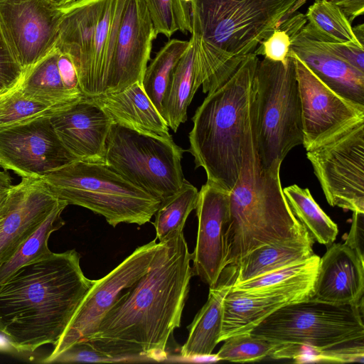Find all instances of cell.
Segmentation results:
<instances>
[{"label": "cell", "instance_id": "cell-1", "mask_svg": "<svg viewBox=\"0 0 364 364\" xmlns=\"http://www.w3.org/2000/svg\"><path fill=\"white\" fill-rule=\"evenodd\" d=\"M159 246L149 270L129 287L85 341L125 362L166 358L170 336L180 327L193 275L183 231Z\"/></svg>", "mask_w": 364, "mask_h": 364}, {"label": "cell", "instance_id": "cell-2", "mask_svg": "<svg viewBox=\"0 0 364 364\" xmlns=\"http://www.w3.org/2000/svg\"><path fill=\"white\" fill-rule=\"evenodd\" d=\"M95 282L84 274L75 250L21 267L0 284V333L19 353L55 346Z\"/></svg>", "mask_w": 364, "mask_h": 364}, {"label": "cell", "instance_id": "cell-3", "mask_svg": "<svg viewBox=\"0 0 364 364\" xmlns=\"http://www.w3.org/2000/svg\"><path fill=\"white\" fill-rule=\"evenodd\" d=\"M281 164L266 168L260 164L251 105L241 169L230 191L229 219L224 234L226 267L237 266L261 246L309 236L284 196Z\"/></svg>", "mask_w": 364, "mask_h": 364}, {"label": "cell", "instance_id": "cell-4", "mask_svg": "<svg viewBox=\"0 0 364 364\" xmlns=\"http://www.w3.org/2000/svg\"><path fill=\"white\" fill-rule=\"evenodd\" d=\"M259 58L249 54L219 87L208 93L192 118L188 151L207 181L230 191L241 169Z\"/></svg>", "mask_w": 364, "mask_h": 364}, {"label": "cell", "instance_id": "cell-5", "mask_svg": "<svg viewBox=\"0 0 364 364\" xmlns=\"http://www.w3.org/2000/svg\"><path fill=\"white\" fill-rule=\"evenodd\" d=\"M279 344L274 359H294L364 340L363 304H333L313 299L287 304L249 332Z\"/></svg>", "mask_w": 364, "mask_h": 364}, {"label": "cell", "instance_id": "cell-6", "mask_svg": "<svg viewBox=\"0 0 364 364\" xmlns=\"http://www.w3.org/2000/svg\"><path fill=\"white\" fill-rule=\"evenodd\" d=\"M41 178L56 198L103 216L112 227L149 222L161 202L104 163L76 160Z\"/></svg>", "mask_w": 364, "mask_h": 364}, {"label": "cell", "instance_id": "cell-7", "mask_svg": "<svg viewBox=\"0 0 364 364\" xmlns=\"http://www.w3.org/2000/svg\"><path fill=\"white\" fill-rule=\"evenodd\" d=\"M252 114L257 154L264 168L282 164L303 144L301 103L294 59L286 63L264 58L254 78Z\"/></svg>", "mask_w": 364, "mask_h": 364}, {"label": "cell", "instance_id": "cell-8", "mask_svg": "<svg viewBox=\"0 0 364 364\" xmlns=\"http://www.w3.org/2000/svg\"><path fill=\"white\" fill-rule=\"evenodd\" d=\"M298 1L194 0L192 33L233 55L255 54Z\"/></svg>", "mask_w": 364, "mask_h": 364}, {"label": "cell", "instance_id": "cell-9", "mask_svg": "<svg viewBox=\"0 0 364 364\" xmlns=\"http://www.w3.org/2000/svg\"><path fill=\"white\" fill-rule=\"evenodd\" d=\"M184 151L172 137L112 123L106 140L105 164L162 201L176 193L185 180L181 163Z\"/></svg>", "mask_w": 364, "mask_h": 364}, {"label": "cell", "instance_id": "cell-10", "mask_svg": "<svg viewBox=\"0 0 364 364\" xmlns=\"http://www.w3.org/2000/svg\"><path fill=\"white\" fill-rule=\"evenodd\" d=\"M328 203L364 213V122L306 150Z\"/></svg>", "mask_w": 364, "mask_h": 364}, {"label": "cell", "instance_id": "cell-11", "mask_svg": "<svg viewBox=\"0 0 364 364\" xmlns=\"http://www.w3.org/2000/svg\"><path fill=\"white\" fill-rule=\"evenodd\" d=\"M156 239L138 247L104 277L95 280L80 305L64 333L53 346V351L43 360L53 359L72 345L87 339L123 294L149 270L159 246Z\"/></svg>", "mask_w": 364, "mask_h": 364}, {"label": "cell", "instance_id": "cell-12", "mask_svg": "<svg viewBox=\"0 0 364 364\" xmlns=\"http://www.w3.org/2000/svg\"><path fill=\"white\" fill-rule=\"evenodd\" d=\"M63 15L48 0H0V27L23 75L54 48Z\"/></svg>", "mask_w": 364, "mask_h": 364}, {"label": "cell", "instance_id": "cell-13", "mask_svg": "<svg viewBox=\"0 0 364 364\" xmlns=\"http://www.w3.org/2000/svg\"><path fill=\"white\" fill-rule=\"evenodd\" d=\"M301 103L303 146L308 150L364 122V105L339 95L321 81L291 50Z\"/></svg>", "mask_w": 364, "mask_h": 364}, {"label": "cell", "instance_id": "cell-14", "mask_svg": "<svg viewBox=\"0 0 364 364\" xmlns=\"http://www.w3.org/2000/svg\"><path fill=\"white\" fill-rule=\"evenodd\" d=\"M0 155L21 178H41L77 160L59 139L50 117L0 129Z\"/></svg>", "mask_w": 364, "mask_h": 364}, {"label": "cell", "instance_id": "cell-15", "mask_svg": "<svg viewBox=\"0 0 364 364\" xmlns=\"http://www.w3.org/2000/svg\"><path fill=\"white\" fill-rule=\"evenodd\" d=\"M144 0H127L118 30L105 92H119L139 82L142 85L156 38Z\"/></svg>", "mask_w": 364, "mask_h": 364}, {"label": "cell", "instance_id": "cell-16", "mask_svg": "<svg viewBox=\"0 0 364 364\" xmlns=\"http://www.w3.org/2000/svg\"><path fill=\"white\" fill-rule=\"evenodd\" d=\"M196 244L191 253L193 273L214 287L226 267L224 234L230 213V191L206 181L198 191Z\"/></svg>", "mask_w": 364, "mask_h": 364}, {"label": "cell", "instance_id": "cell-17", "mask_svg": "<svg viewBox=\"0 0 364 364\" xmlns=\"http://www.w3.org/2000/svg\"><path fill=\"white\" fill-rule=\"evenodd\" d=\"M306 23L305 14L296 13L283 20L278 26L289 34L290 50L333 90L364 105V72L341 59L324 42L303 31Z\"/></svg>", "mask_w": 364, "mask_h": 364}, {"label": "cell", "instance_id": "cell-18", "mask_svg": "<svg viewBox=\"0 0 364 364\" xmlns=\"http://www.w3.org/2000/svg\"><path fill=\"white\" fill-rule=\"evenodd\" d=\"M65 148L77 160L105 164L106 140L112 121L91 98L83 97L50 117Z\"/></svg>", "mask_w": 364, "mask_h": 364}, {"label": "cell", "instance_id": "cell-19", "mask_svg": "<svg viewBox=\"0 0 364 364\" xmlns=\"http://www.w3.org/2000/svg\"><path fill=\"white\" fill-rule=\"evenodd\" d=\"M364 259L347 245L332 244L320 257L312 299L333 304H363Z\"/></svg>", "mask_w": 364, "mask_h": 364}, {"label": "cell", "instance_id": "cell-20", "mask_svg": "<svg viewBox=\"0 0 364 364\" xmlns=\"http://www.w3.org/2000/svg\"><path fill=\"white\" fill-rule=\"evenodd\" d=\"M104 2L77 0L63 6V15L54 46L73 60L80 90L85 97L90 84L95 31Z\"/></svg>", "mask_w": 364, "mask_h": 364}, {"label": "cell", "instance_id": "cell-21", "mask_svg": "<svg viewBox=\"0 0 364 364\" xmlns=\"http://www.w3.org/2000/svg\"><path fill=\"white\" fill-rule=\"evenodd\" d=\"M90 98L105 112L112 123L154 136L172 137L167 122L139 82L119 92H105Z\"/></svg>", "mask_w": 364, "mask_h": 364}, {"label": "cell", "instance_id": "cell-22", "mask_svg": "<svg viewBox=\"0 0 364 364\" xmlns=\"http://www.w3.org/2000/svg\"><path fill=\"white\" fill-rule=\"evenodd\" d=\"M237 275L235 266H227L217 284L209 287L206 303L188 326V336L181 349L185 358L208 357L218 345L222 330L223 300L232 288Z\"/></svg>", "mask_w": 364, "mask_h": 364}, {"label": "cell", "instance_id": "cell-23", "mask_svg": "<svg viewBox=\"0 0 364 364\" xmlns=\"http://www.w3.org/2000/svg\"><path fill=\"white\" fill-rule=\"evenodd\" d=\"M320 257L310 258L250 280L233 284L231 289L267 296H286L296 302L312 299Z\"/></svg>", "mask_w": 364, "mask_h": 364}, {"label": "cell", "instance_id": "cell-24", "mask_svg": "<svg viewBox=\"0 0 364 364\" xmlns=\"http://www.w3.org/2000/svg\"><path fill=\"white\" fill-rule=\"evenodd\" d=\"M296 301L286 296L251 294L230 289L223 300V316L219 341L250 332L278 309Z\"/></svg>", "mask_w": 364, "mask_h": 364}, {"label": "cell", "instance_id": "cell-25", "mask_svg": "<svg viewBox=\"0 0 364 364\" xmlns=\"http://www.w3.org/2000/svg\"><path fill=\"white\" fill-rule=\"evenodd\" d=\"M310 236L261 246L247 254L237 266L233 284L304 261L314 254Z\"/></svg>", "mask_w": 364, "mask_h": 364}, {"label": "cell", "instance_id": "cell-26", "mask_svg": "<svg viewBox=\"0 0 364 364\" xmlns=\"http://www.w3.org/2000/svg\"><path fill=\"white\" fill-rule=\"evenodd\" d=\"M127 0H105L96 27L87 97L105 92L118 30Z\"/></svg>", "mask_w": 364, "mask_h": 364}, {"label": "cell", "instance_id": "cell-27", "mask_svg": "<svg viewBox=\"0 0 364 364\" xmlns=\"http://www.w3.org/2000/svg\"><path fill=\"white\" fill-rule=\"evenodd\" d=\"M59 55L54 47L23 75L18 87L25 97L69 107L85 97L74 95L64 87L58 68Z\"/></svg>", "mask_w": 364, "mask_h": 364}, {"label": "cell", "instance_id": "cell-28", "mask_svg": "<svg viewBox=\"0 0 364 364\" xmlns=\"http://www.w3.org/2000/svg\"><path fill=\"white\" fill-rule=\"evenodd\" d=\"M195 71V48L192 38L173 72L164 104L163 117L176 132L187 120V108L198 90Z\"/></svg>", "mask_w": 364, "mask_h": 364}, {"label": "cell", "instance_id": "cell-29", "mask_svg": "<svg viewBox=\"0 0 364 364\" xmlns=\"http://www.w3.org/2000/svg\"><path fill=\"white\" fill-rule=\"evenodd\" d=\"M283 191L294 215L314 242L326 247L332 245L338 233V225L321 208L309 188L294 184Z\"/></svg>", "mask_w": 364, "mask_h": 364}, {"label": "cell", "instance_id": "cell-30", "mask_svg": "<svg viewBox=\"0 0 364 364\" xmlns=\"http://www.w3.org/2000/svg\"><path fill=\"white\" fill-rule=\"evenodd\" d=\"M305 16L307 22L302 30L314 38L364 46L357 39L346 14L329 0H314Z\"/></svg>", "mask_w": 364, "mask_h": 364}, {"label": "cell", "instance_id": "cell-31", "mask_svg": "<svg viewBox=\"0 0 364 364\" xmlns=\"http://www.w3.org/2000/svg\"><path fill=\"white\" fill-rule=\"evenodd\" d=\"M195 48L197 87L209 93L223 85L236 70L245 56H235L213 47L195 33H191Z\"/></svg>", "mask_w": 364, "mask_h": 364}, {"label": "cell", "instance_id": "cell-32", "mask_svg": "<svg viewBox=\"0 0 364 364\" xmlns=\"http://www.w3.org/2000/svg\"><path fill=\"white\" fill-rule=\"evenodd\" d=\"M189 46L190 40L169 41L156 53L144 72L143 89L162 117L173 72Z\"/></svg>", "mask_w": 364, "mask_h": 364}, {"label": "cell", "instance_id": "cell-33", "mask_svg": "<svg viewBox=\"0 0 364 364\" xmlns=\"http://www.w3.org/2000/svg\"><path fill=\"white\" fill-rule=\"evenodd\" d=\"M68 205L60 200L38 228L23 242L11 258L0 266V284L21 267L51 252L48 242L50 235L65 225L61 214Z\"/></svg>", "mask_w": 364, "mask_h": 364}, {"label": "cell", "instance_id": "cell-34", "mask_svg": "<svg viewBox=\"0 0 364 364\" xmlns=\"http://www.w3.org/2000/svg\"><path fill=\"white\" fill-rule=\"evenodd\" d=\"M198 198L197 188L185 179L176 193L162 200L153 223L156 240L161 242L172 232L183 231L188 216L196 208Z\"/></svg>", "mask_w": 364, "mask_h": 364}, {"label": "cell", "instance_id": "cell-35", "mask_svg": "<svg viewBox=\"0 0 364 364\" xmlns=\"http://www.w3.org/2000/svg\"><path fill=\"white\" fill-rule=\"evenodd\" d=\"M67 108L26 98L17 85L0 95V129L51 117Z\"/></svg>", "mask_w": 364, "mask_h": 364}, {"label": "cell", "instance_id": "cell-36", "mask_svg": "<svg viewBox=\"0 0 364 364\" xmlns=\"http://www.w3.org/2000/svg\"><path fill=\"white\" fill-rule=\"evenodd\" d=\"M154 31L170 38L180 31L192 33L191 4L181 0H144Z\"/></svg>", "mask_w": 364, "mask_h": 364}, {"label": "cell", "instance_id": "cell-37", "mask_svg": "<svg viewBox=\"0 0 364 364\" xmlns=\"http://www.w3.org/2000/svg\"><path fill=\"white\" fill-rule=\"evenodd\" d=\"M215 357L218 360L230 362L259 361L272 357L279 344L257 338L249 332L235 335L225 339Z\"/></svg>", "mask_w": 364, "mask_h": 364}, {"label": "cell", "instance_id": "cell-38", "mask_svg": "<svg viewBox=\"0 0 364 364\" xmlns=\"http://www.w3.org/2000/svg\"><path fill=\"white\" fill-rule=\"evenodd\" d=\"M298 362L361 363L364 362V340L332 349L311 353L299 358Z\"/></svg>", "mask_w": 364, "mask_h": 364}, {"label": "cell", "instance_id": "cell-39", "mask_svg": "<svg viewBox=\"0 0 364 364\" xmlns=\"http://www.w3.org/2000/svg\"><path fill=\"white\" fill-rule=\"evenodd\" d=\"M23 76L0 27V95L14 89Z\"/></svg>", "mask_w": 364, "mask_h": 364}, {"label": "cell", "instance_id": "cell-40", "mask_svg": "<svg viewBox=\"0 0 364 364\" xmlns=\"http://www.w3.org/2000/svg\"><path fill=\"white\" fill-rule=\"evenodd\" d=\"M74 362L118 363L122 360L99 350L87 341H82L59 354L51 363Z\"/></svg>", "mask_w": 364, "mask_h": 364}, {"label": "cell", "instance_id": "cell-41", "mask_svg": "<svg viewBox=\"0 0 364 364\" xmlns=\"http://www.w3.org/2000/svg\"><path fill=\"white\" fill-rule=\"evenodd\" d=\"M291 39L289 34L277 27L273 33L258 46L256 55H262L269 60L286 63L290 51Z\"/></svg>", "mask_w": 364, "mask_h": 364}, {"label": "cell", "instance_id": "cell-42", "mask_svg": "<svg viewBox=\"0 0 364 364\" xmlns=\"http://www.w3.org/2000/svg\"><path fill=\"white\" fill-rule=\"evenodd\" d=\"M324 43L341 59L364 72V46L351 43Z\"/></svg>", "mask_w": 364, "mask_h": 364}, {"label": "cell", "instance_id": "cell-43", "mask_svg": "<svg viewBox=\"0 0 364 364\" xmlns=\"http://www.w3.org/2000/svg\"><path fill=\"white\" fill-rule=\"evenodd\" d=\"M58 68L64 87L74 95L85 96L80 87L76 68L69 55L60 53Z\"/></svg>", "mask_w": 364, "mask_h": 364}, {"label": "cell", "instance_id": "cell-44", "mask_svg": "<svg viewBox=\"0 0 364 364\" xmlns=\"http://www.w3.org/2000/svg\"><path fill=\"white\" fill-rule=\"evenodd\" d=\"M344 243L364 259V213L353 212L350 230Z\"/></svg>", "mask_w": 364, "mask_h": 364}, {"label": "cell", "instance_id": "cell-45", "mask_svg": "<svg viewBox=\"0 0 364 364\" xmlns=\"http://www.w3.org/2000/svg\"><path fill=\"white\" fill-rule=\"evenodd\" d=\"M338 6L351 23L364 13V0H329Z\"/></svg>", "mask_w": 364, "mask_h": 364}, {"label": "cell", "instance_id": "cell-46", "mask_svg": "<svg viewBox=\"0 0 364 364\" xmlns=\"http://www.w3.org/2000/svg\"><path fill=\"white\" fill-rule=\"evenodd\" d=\"M3 210V208L0 210V266L9 260L14 253L10 237L1 225L4 218Z\"/></svg>", "mask_w": 364, "mask_h": 364}, {"label": "cell", "instance_id": "cell-47", "mask_svg": "<svg viewBox=\"0 0 364 364\" xmlns=\"http://www.w3.org/2000/svg\"><path fill=\"white\" fill-rule=\"evenodd\" d=\"M354 33L359 41V42L364 46V25L363 23L359 24L353 27Z\"/></svg>", "mask_w": 364, "mask_h": 364}, {"label": "cell", "instance_id": "cell-48", "mask_svg": "<svg viewBox=\"0 0 364 364\" xmlns=\"http://www.w3.org/2000/svg\"><path fill=\"white\" fill-rule=\"evenodd\" d=\"M11 186L0 185V210L4 206Z\"/></svg>", "mask_w": 364, "mask_h": 364}, {"label": "cell", "instance_id": "cell-49", "mask_svg": "<svg viewBox=\"0 0 364 364\" xmlns=\"http://www.w3.org/2000/svg\"><path fill=\"white\" fill-rule=\"evenodd\" d=\"M0 185L11 186V178L10 176L4 171L0 170Z\"/></svg>", "mask_w": 364, "mask_h": 364}, {"label": "cell", "instance_id": "cell-50", "mask_svg": "<svg viewBox=\"0 0 364 364\" xmlns=\"http://www.w3.org/2000/svg\"><path fill=\"white\" fill-rule=\"evenodd\" d=\"M48 1L58 7H62V6H66L69 4L75 1V0H48Z\"/></svg>", "mask_w": 364, "mask_h": 364}, {"label": "cell", "instance_id": "cell-51", "mask_svg": "<svg viewBox=\"0 0 364 364\" xmlns=\"http://www.w3.org/2000/svg\"><path fill=\"white\" fill-rule=\"evenodd\" d=\"M0 167L6 171H12L14 172V168L7 161H6L0 155Z\"/></svg>", "mask_w": 364, "mask_h": 364}, {"label": "cell", "instance_id": "cell-52", "mask_svg": "<svg viewBox=\"0 0 364 364\" xmlns=\"http://www.w3.org/2000/svg\"><path fill=\"white\" fill-rule=\"evenodd\" d=\"M306 0H299L297 3L292 7V9L289 11V12L287 14V16H289L290 15H292L295 13V11L299 9L305 2Z\"/></svg>", "mask_w": 364, "mask_h": 364}, {"label": "cell", "instance_id": "cell-53", "mask_svg": "<svg viewBox=\"0 0 364 364\" xmlns=\"http://www.w3.org/2000/svg\"><path fill=\"white\" fill-rule=\"evenodd\" d=\"M186 3H188V4H191L192 1H193L194 0H181Z\"/></svg>", "mask_w": 364, "mask_h": 364}]
</instances>
